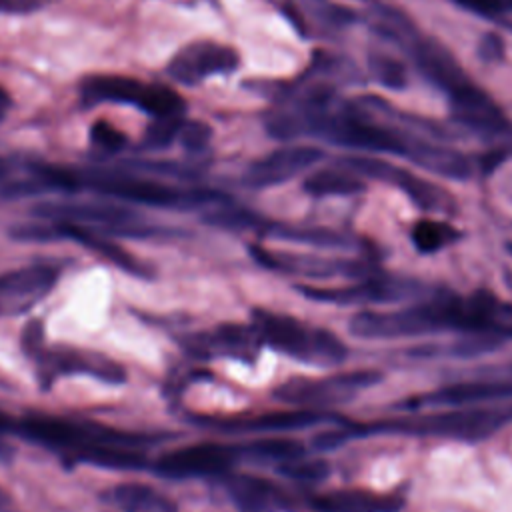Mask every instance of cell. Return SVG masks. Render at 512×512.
I'll list each match as a JSON object with an SVG mask.
<instances>
[{
    "label": "cell",
    "mask_w": 512,
    "mask_h": 512,
    "mask_svg": "<svg viewBox=\"0 0 512 512\" xmlns=\"http://www.w3.org/2000/svg\"><path fill=\"white\" fill-rule=\"evenodd\" d=\"M252 328L262 344L300 362L334 366L348 356V348L334 332L310 326L288 314L254 310Z\"/></svg>",
    "instance_id": "obj_2"
},
{
    "label": "cell",
    "mask_w": 512,
    "mask_h": 512,
    "mask_svg": "<svg viewBox=\"0 0 512 512\" xmlns=\"http://www.w3.org/2000/svg\"><path fill=\"white\" fill-rule=\"evenodd\" d=\"M512 396V382H498V380H474V382H458L452 386H446L438 392H432L426 400L434 406H468L478 404L486 400H498Z\"/></svg>",
    "instance_id": "obj_16"
},
{
    "label": "cell",
    "mask_w": 512,
    "mask_h": 512,
    "mask_svg": "<svg viewBox=\"0 0 512 512\" xmlns=\"http://www.w3.org/2000/svg\"><path fill=\"white\" fill-rule=\"evenodd\" d=\"M16 432V420L8 418L4 412H0V460L8 462L12 458V446L6 440V434Z\"/></svg>",
    "instance_id": "obj_34"
},
{
    "label": "cell",
    "mask_w": 512,
    "mask_h": 512,
    "mask_svg": "<svg viewBox=\"0 0 512 512\" xmlns=\"http://www.w3.org/2000/svg\"><path fill=\"white\" fill-rule=\"evenodd\" d=\"M370 72L374 74V78L390 88V90H400L406 86V70L404 66L394 60L392 56H386V54H376V56H370Z\"/></svg>",
    "instance_id": "obj_28"
},
{
    "label": "cell",
    "mask_w": 512,
    "mask_h": 512,
    "mask_svg": "<svg viewBox=\"0 0 512 512\" xmlns=\"http://www.w3.org/2000/svg\"><path fill=\"white\" fill-rule=\"evenodd\" d=\"M322 152L314 146H284L264 158H258L246 172V182L254 188H266L290 180L302 170L310 168Z\"/></svg>",
    "instance_id": "obj_12"
},
{
    "label": "cell",
    "mask_w": 512,
    "mask_h": 512,
    "mask_svg": "<svg viewBox=\"0 0 512 512\" xmlns=\"http://www.w3.org/2000/svg\"><path fill=\"white\" fill-rule=\"evenodd\" d=\"M212 136V128L200 120H182L178 130L180 144L190 152H200L208 146Z\"/></svg>",
    "instance_id": "obj_30"
},
{
    "label": "cell",
    "mask_w": 512,
    "mask_h": 512,
    "mask_svg": "<svg viewBox=\"0 0 512 512\" xmlns=\"http://www.w3.org/2000/svg\"><path fill=\"white\" fill-rule=\"evenodd\" d=\"M80 188H92L104 196L158 208H190L212 200L216 194L204 190H180L156 180L116 172L78 174Z\"/></svg>",
    "instance_id": "obj_6"
},
{
    "label": "cell",
    "mask_w": 512,
    "mask_h": 512,
    "mask_svg": "<svg viewBox=\"0 0 512 512\" xmlns=\"http://www.w3.org/2000/svg\"><path fill=\"white\" fill-rule=\"evenodd\" d=\"M390 180H394V184H398L422 210H446V206L450 204V196L444 190L414 174L394 168Z\"/></svg>",
    "instance_id": "obj_24"
},
{
    "label": "cell",
    "mask_w": 512,
    "mask_h": 512,
    "mask_svg": "<svg viewBox=\"0 0 512 512\" xmlns=\"http://www.w3.org/2000/svg\"><path fill=\"white\" fill-rule=\"evenodd\" d=\"M10 236L20 242H56V240H72L82 244L86 250L94 252L102 260L120 268L126 274L138 278H150L152 272L148 266L138 260L132 252L122 248L112 236L102 234L98 230L72 224V222H52L46 220L42 224H22L10 230Z\"/></svg>",
    "instance_id": "obj_4"
},
{
    "label": "cell",
    "mask_w": 512,
    "mask_h": 512,
    "mask_svg": "<svg viewBox=\"0 0 512 512\" xmlns=\"http://www.w3.org/2000/svg\"><path fill=\"white\" fill-rule=\"evenodd\" d=\"M416 62L420 72L446 92H452L456 86L466 82L458 62L438 46H420L416 50Z\"/></svg>",
    "instance_id": "obj_21"
},
{
    "label": "cell",
    "mask_w": 512,
    "mask_h": 512,
    "mask_svg": "<svg viewBox=\"0 0 512 512\" xmlns=\"http://www.w3.org/2000/svg\"><path fill=\"white\" fill-rule=\"evenodd\" d=\"M240 452L260 456L266 460H286L294 462L304 456V446L290 438H260L246 446H240Z\"/></svg>",
    "instance_id": "obj_27"
},
{
    "label": "cell",
    "mask_w": 512,
    "mask_h": 512,
    "mask_svg": "<svg viewBox=\"0 0 512 512\" xmlns=\"http://www.w3.org/2000/svg\"><path fill=\"white\" fill-rule=\"evenodd\" d=\"M242 456L240 446L222 442H196L162 454L154 462V470L162 478L184 480L228 472Z\"/></svg>",
    "instance_id": "obj_8"
},
{
    "label": "cell",
    "mask_w": 512,
    "mask_h": 512,
    "mask_svg": "<svg viewBox=\"0 0 512 512\" xmlns=\"http://www.w3.org/2000/svg\"><path fill=\"white\" fill-rule=\"evenodd\" d=\"M32 214L42 220L80 224L112 238H146L156 234V228L148 226L136 212L108 202H40L32 208Z\"/></svg>",
    "instance_id": "obj_5"
},
{
    "label": "cell",
    "mask_w": 512,
    "mask_h": 512,
    "mask_svg": "<svg viewBox=\"0 0 512 512\" xmlns=\"http://www.w3.org/2000/svg\"><path fill=\"white\" fill-rule=\"evenodd\" d=\"M450 96V108L458 122L484 132H504L506 130V116L496 106V102L482 92L478 86L470 84L468 80L456 86Z\"/></svg>",
    "instance_id": "obj_14"
},
{
    "label": "cell",
    "mask_w": 512,
    "mask_h": 512,
    "mask_svg": "<svg viewBox=\"0 0 512 512\" xmlns=\"http://www.w3.org/2000/svg\"><path fill=\"white\" fill-rule=\"evenodd\" d=\"M310 506L316 512H398L404 506V498L396 492L370 488H338L316 494Z\"/></svg>",
    "instance_id": "obj_15"
},
{
    "label": "cell",
    "mask_w": 512,
    "mask_h": 512,
    "mask_svg": "<svg viewBox=\"0 0 512 512\" xmlns=\"http://www.w3.org/2000/svg\"><path fill=\"white\" fill-rule=\"evenodd\" d=\"M506 418V412L498 408H454L444 414L404 420L402 426H392L390 430H404L456 440H480L498 430L506 422Z\"/></svg>",
    "instance_id": "obj_9"
},
{
    "label": "cell",
    "mask_w": 512,
    "mask_h": 512,
    "mask_svg": "<svg viewBox=\"0 0 512 512\" xmlns=\"http://www.w3.org/2000/svg\"><path fill=\"white\" fill-rule=\"evenodd\" d=\"M436 330H466L512 338V304L488 290L470 296H438L394 312H370L360 318L364 338H400Z\"/></svg>",
    "instance_id": "obj_1"
},
{
    "label": "cell",
    "mask_w": 512,
    "mask_h": 512,
    "mask_svg": "<svg viewBox=\"0 0 512 512\" xmlns=\"http://www.w3.org/2000/svg\"><path fill=\"white\" fill-rule=\"evenodd\" d=\"M46 0H0V12L4 14H26L40 8Z\"/></svg>",
    "instance_id": "obj_35"
},
{
    "label": "cell",
    "mask_w": 512,
    "mask_h": 512,
    "mask_svg": "<svg viewBox=\"0 0 512 512\" xmlns=\"http://www.w3.org/2000/svg\"><path fill=\"white\" fill-rule=\"evenodd\" d=\"M238 52L216 42H194L184 46L168 62V74L182 84H198L212 74H226L238 68Z\"/></svg>",
    "instance_id": "obj_11"
},
{
    "label": "cell",
    "mask_w": 512,
    "mask_h": 512,
    "mask_svg": "<svg viewBox=\"0 0 512 512\" xmlns=\"http://www.w3.org/2000/svg\"><path fill=\"white\" fill-rule=\"evenodd\" d=\"M144 84L136 78L116 76V74H100L92 76L82 84V98L90 102H116V104H132L136 106L142 96Z\"/></svg>",
    "instance_id": "obj_20"
},
{
    "label": "cell",
    "mask_w": 512,
    "mask_h": 512,
    "mask_svg": "<svg viewBox=\"0 0 512 512\" xmlns=\"http://www.w3.org/2000/svg\"><path fill=\"white\" fill-rule=\"evenodd\" d=\"M364 188V182L354 172L334 168L318 170L304 180V190L312 196H350Z\"/></svg>",
    "instance_id": "obj_23"
},
{
    "label": "cell",
    "mask_w": 512,
    "mask_h": 512,
    "mask_svg": "<svg viewBox=\"0 0 512 512\" xmlns=\"http://www.w3.org/2000/svg\"><path fill=\"white\" fill-rule=\"evenodd\" d=\"M410 238H412V244L420 252L432 254V252H438L444 246L452 244L458 238V230L454 226H450L448 222L424 218L412 226Z\"/></svg>",
    "instance_id": "obj_25"
},
{
    "label": "cell",
    "mask_w": 512,
    "mask_h": 512,
    "mask_svg": "<svg viewBox=\"0 0 512 512\" xmlns=\"http://www.w3.org/2000/svg\"><path fill=\"white\" fill-rule=\"evenodd\" d=\"M478 56L488 64L500 62L504 58V40L500 38V34L486 32L478 44Z\"/></svg>",
    "instance_id": "obj_32"
},
{
    "label": "cell",
    "mask_w": 512,
    "mask_h": 512,
    "mask_svg": "<svg viewBox=\"0 0 512 512\" xmlns=\"http://www.w3.org/2000/svg\"><path fill=\"white\" fill-rule=\"evenodd\" d=\"M378 378H380V374L372 372V370L336 374V376L318 378V380L294 378V380L280 384L276 388L274 396L290 406L326 408V406L350 400L356 392L374 384Z\"/></svg>",
    "instance_id": "obj_7"
},
{
    "label": "cell",
    "mask_w": 512,
    "mask_h": 512,
    "mask_svg": "<svg viewBox=\"0 0 512 512\" xmlns=\"http://www.w3.org/2000/svg\"><path fill=\"white\" fill-rule=\"evenodd\" d=\"M10 106H12V100H10L8 92L4 88H0V120H4V116L10 110Z\"/></svg>",
    "instance_id": "obj_36"
},
{
    "label": "cell",
    "mask_w": 512,
    "mask_h": 512,
    "mask_svg": "<svg viewBox=\"0 0 512 512\" xmlns=\"http://www.w3.org/2000/svg\"><path fill=\"white\" fill-rule=\"evenodd\" d=\"M328 134L334 142L342 146H354L372 152H390V154H408L410 144L398 136L394 130L366 122L362 118L344 116L328 126Z\"/></svg>",
    "instance_id": "obj_13"
},
{
    "label": "cell",
    "mask_w": 512,
    "mask_h": 512,
    "mask_svg": "<svg viewBox=\"0 0 512 512\" xmlns=\"http://www.w3.org/2000/svg\"><path fill=\"white\" fill-rule=\"evenodd\" d=\"M182 116H162L154 118V122L148 126L144 142L150 148H164L172 144L178 138V130L182 124Z\"/></svg>",
    "instance_id": "obj_29"
},
{
    "label": "cell",
    "mask_w": 512,
    "mask_h": 512,
    "mask_svg": "<svg viewBox=\"0 0 512 512\" xmlns=\"http://www.w3.org/2000/svg\"><path fill=\"white\" fill-rule=\"evenodd\" d=\"M228 492L242 512H274L284 504L274 484L254 476L228 478Z\"/></svg>",
    "instance_id": "obj_18"
},
{
    "label": "cell",
    "mask_w": 512,
    "mask_h": 512,
    "mask_svg": "<svg viewBox=\"0 0 512 512\" xmlns=\"http://www.w3.org/2000/svg\"><path fill=\"white\" fill-rule=\"evenodd\" d=\"M110 502L120 512H178L176 504L142 482H122L110 490Z\"/></svg>",
    "instance_id": "obj_19"
},
{
    "label": "cell",
    "mask_w": 512,
    "mask_h": 512,
    "mask_svg": "<svg viewBox=\"0 0 512 512\" xmlns=\"http://www.w3.org/2000/svg\"><path fill=\"white\" fill-rule=\"evenodd\" d=\"M456 2L482 16H496L512 6V0H456Z\"/></svg>",
    "instance_id": "obj_33"
},
{
    "label": "cell",
    "mask_w": 512,
    "mask_h": 512,
    "mask_svg": "<svg viewBox=\"0 0 512 512\" xmlns=\"http://www.w3.org/2000/svg\"><path fill=\"white\" fill-rule=\"evenodd\" d=\"M8 504H10V498H8V494L0 488V510H4Z\"/></svg>",
    "instance_id": "obj_37"
},
{
    "label": "cell",
    "mask_w": 512,
    "mask_h": 512,
    "mask_svg": "<svg viewBox=\"0 0 512 512\" xmlns=\"http://www.w3.org/2000/svg\"><path fill=\"white\" fill-rule=\"evenodd\" d=\"M22 346L34 360L38 378L42 380L44 388L52 386L56 378L66 374H88L108 384L126 382V370L114 358L84 348L46 346L44 330L38 320L26 324V330L22 334Z\"/></svg>",
    "instance_id": "obj_3"
},
{
    "label": "cell",
    "mask_w": 512,
    "mask_h": 512,
    "mask_svg": "<svg viewBox=\"0 0 512 512\" xmlns=\"http://www.w3.org/2000/svg\"><path fill=\"white\" fill-rule=\"evenodd\" d=\"M6 174V164L0 160V178Z\"/></svg>",
    "instance_id": "obj_38"
},
{
    "label": "cell",
    "mask_w": 512,
    "mask_h": 512,
    "mask_svg": "<svg viewBox=\"0 0 512 512\" xmlns=\"http://www.w3.org/2000/svg\"><path fill=\"white\" fill-rule=\"evenodd\" d=\"M90 138L92 142L106 150V152H118L126 146V136L124 132H120L116 126H112L106 120H96L90 128Z\"/></svg>",
    "instance_id": "obj_31"
},
{
    "label": "cell",
    "mask_w": 512,
    "mask_h": 512,
    "mask_svg": "<svg viewBox=\"0 0 512 512\" xmlns=\"http://www.w3.org/2000/svg\"><path fill=\"white\" fill-rule=\"evenodd\" d=\"M60 278L52 264H26L0 274V316L22 314L42 302Z\"/></svg>",
    "instance_id": "obj_10"
},
{
    "label": "cell",
    "mask_w": 512,
    "mask_h": 512,
    "mask_svg": "<svg viewBox=\"0 0 512 512\" xmlns=\"http://www.w3.org/2000/svg\"><path fill=\"white\" fill-rule=\"evenodd\" d=\"M182 96L164 84H144L142 96L136 104V108L152 114L154 118L162 116H180L184 110Z\"/></svg>",
    "instance_id": "obj_26"
},
{
    "label": "cell",
    "mask_w": 512,
    "mask_h": 512,
    "mask_svg": "<svg viewBox=\"0 0 512 512\" xmlns=\"http://www.w3.org/2000/svg\"><path fill=\"white\" fill-rule=\"evenodd\" d=\"M406 156H410L416 164L448 178H466L470 174L468 160L454 150L418 144V146H410Z\"/></svg>",
    "instance_id": "obj_22"
},
{
    "label": "cell",
    "mask_w": 512,
    "mask_h": 512,
    "mask_svg": "<svg viewBox=\"0 0 512 512\" xmlns=\"http://www.w3.org/2000/svg\"><path fill=\"white\" fill-rule=\"evenodd\" d=\"M326 414L316 408H292V410H274V412H264L256 414L250 418L242 420H230L228 424H218V428L224 430H294V428H304L314 422L324 420Z\"/></svg>",
    "instance_id": "obj_17"
}]
</instances>
